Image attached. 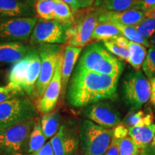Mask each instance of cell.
<instances>
[{"label": "cell", "mask_w": 155, "mask_h": 155, "mask_svg": "<svg viewBox=\"0 0 155 155\" xmlns=\"http://www.w3.org/2000/svg\"><path fill=\"white\" fill-rule=\"evenodd\" d=\"M155 9V0H139L137 9L146 12Z\"/></svg>", "instance_id": "cell-35"}, {"label": "cell", "mask_w": 155, "mask_h": 155, "mask_svg": "<svg viewBox=\"0 0 155 155\" xmlns=\"http://www.w3.org/2000/svg\"><path fill=\"white\" fill-rule=\"evenodd\" d=\"M37 49L41 58V70L32 96L39 100L53 79L62 48L60 45H41Z\"/></svg>", "instance_id": "cell-7"}, {"label": "cell", "mask_w": 155, "mask_h": 155, "mask_svg": "<svg viewBox=\"0 0 155 155\" xmlns=\"http://www.w3.org/2000/svg\"><path fill=\"white\" fill-rule=\"evenodd\" d=\"M110 54L101 43L89 45L83 51L75 68L97 73Z\"/></svg>", "instance_id": "cell-13"}, {"label": "cell", "mask_w": 155, "mask_h": 155, "mask_svg": "<svg viewBox=\"0 0 155 155\" xmlns=\"http://www.w3.org/2000/svg\"><path fill=\"white\" fill-rule=\"evenodd\" d=\"M25 96V94L24 93L9 86V85L0 86V104Z\"/></svg>", "instance_id": "cell-34"}, {"label": "cell", "mask_w": 155, "mask_h": 155, "mask_svg": "<svg viewBox=\"0 0 155 155\" xmlns=\"http://www.w3.org/2000/svg\"><path fill=\"white\" fill-rule=\"evenodd\" d=\"M121 32L122 35L127 39L128 40L131 42L139 43L142 45L147 48H151V44L147 41V39H145L139 32L137 31L134 27L127 26L118 23H112Z\"/></svg>", "instance_id": "cell-28"}, {"label": "cell", "mask_w": 155, "mask_h": 155, "mask_svg": "<svg viewBox=\"0 0 155 155\" xmlns=\"http://www.w3.org/2000/svg\"><path fill=\"white\" fill-rule=\"evenodd\" d=\"M101 12L96 7L86 9L78 18H75V22L67 32V42L70 46L83 48L90 42L93 32L99 22L98 17Z\"/></svg>", "instance_id": "cell-5"}, {"label": "cell", "mask_w": 155, "mask_h": 155, "mask_svg": "<svg viewBox=\"0 0 155 155\" xmlns=\"http://www.w3.org/2000/svg\"><path fill=\"white\" fill-rule=\"evenodd\" d=\"M104 155H120L119 145H118L117 140L114 137L112 139L109 148L108 149V150L106 151V154Z\"/></svg>", "instance_id": "cell-36"}, {"label": "cell", "mask_w": 155, "mask_h": 155, "mask_svg": "<svg viewBox=\"0 0 155 155\" xmlns=\"http://www.w3.org/2000/svg\"><path fill=\"white\" fill-rule=\"evenodd\" d=\"M151 154L155 155V135L152 141V144H151Z\"/></svg>", "instance_id": "cell-43"}, {"label": "cell", "mask_w": 155, "mask_h": 155, "mask_svg": "<svg viewBox=\"0 0 155 155\" xmlns=\"http://www.w3.org/2000/svg\"><path fill=\"white\" fill-rule=\"evenodd\" d=\"M116 139L119 145L120 155H138L139 149L129 136Z\"/></svg>", "instance_id": "cell-30"}, {"label": "cell", "mask_w": 155, "mask_h": 155, "mask_svg": "<svg viewBox=\"0 0 155 155\" xmlns=\"http://www.w3.org/2000/svg\"><path fill=\"white\" fill-rule=\"evenodd\" d=\"M32 48L19 41L0 42V63H15L24 58Z\"/></svg>", "instance_id": "cell-16"}, {"label": "cell", "mask_w": 155, "mask_h": 155, "mask_svg": "<svg viewBox=\"0 0 155 155\" xmlns=\"http://www.w3.org/2000/svg\"><path fill=\"white\" fill-rule=\"evenodd\" d=\"M63 54L62 52L60 54L53 79L48 85L43 96L38 100L37 104V109L42 114H45L53 111L57 105L59 97L61 96L62 91L61 68Z\"/></svg>", "instance_id": "cell-12"}, {"label": "cell", "mask_w": 155, "mask_h": 155, "mask_svg": "<svg viewBox=\"0 0 155 155\" xmlns=\"http://www.w3.org/2000/svg\"><path fill=\"white\" fill-rule=\"evenodd\" d=\"M63 1L70 6V7L72 9L73 12H76L80 9L75 0H63Z\"/></svg>", "instance_id": "cell-40"}, {"label": "cell", "mask_w": 155, "mask_h": 155, "mask_svg": "<svg viewBox=\"0 0 155 155\" xmlns=\"http://www.w3.org/2000/svg\"><path fill=\"white\" fill-rule=\"evenodd\" d=\"M151 83V101L155 105V78L150 81Z\"/></svg>", "instance_id": "cell-41"}, {"label": "cell", "mask_w": 155, "mask_h": 155, "mask_svg": "<svg viewBox=\"0 0 155 155\" xmlns=\"http://www.w3.org/2000/svg\"><path fill=\"white\" fill-rule=\"evenodd\" d=\"M151 43H152L155 45V33L154 34V35L152 37V38H151Z\"/></svg>", "instance_id": "cell-45"}, {"label": "cell", "mask_w": 155, "mask_h": 155, "mask_svg": "<svg viewBox=\"0 0 155 155\" xmlns=\"http://www.w3.org/2000/svg\"><path fill=\"white\" fill-rule=\"evenodd\" d=\"M34 154L37 155H55L54 154V151L52 147L51 142L48 141L45 143V144L42 147V149L40 151H38V152L35 153Z\"/></svg>", "instance_id": "cell-37"}, {"label": "cell", "mask_w": 155, "mask_h": 155, "mask_svg": "<svg viewBox=\"0 0 155 155\" xmlns=\"http://www.w3.org/2000/svg\"><path fill=\"white\" fill-rule=\"evenodd\" d=\"M145 18V12L139 9H131L121 12L102 11L98 17V22L118 23L135 27Z\"/></svg>", "instance_id": "cell-14"}, {"label": "cell", "mask_w": 155, "mask_h": 155, "mask_svg": "<svg viewBox=\"0 0 155 155\" xmlns=\"http://www.w3.org/2000/svg\"><path fill=\"white\" fill-rule=\"evenodd\" d=\"M129 136L133 139L139 150L144 149L150 144L155 135V124L137 126L128 128Z\"/></svg>", "instance_id": "cell-20"}, {"label": "cell", "mask_w": 155, "mask_h": 155, "mask_svg": "<svg viewBox=\"0 0 155 155\" xmlns=\"http://www.w3.org/2000/svg\"><path fill=\"white\" fill-rule=\"evenodd\" d=\"M30 53V62L28 71L25 94L28 95V96H32L36 83L40 76V70H41V58L37 48H32Z\"/></svg>", "instance_id": "cell-19"}, {"label": "cell", "mask_w": 155, "mask_h": 155, "mask_svg": "<svg viewBox=\"0 0 155 155\" xmlns=\"http://www.w3.org/2000/svg\"><path fill=\"white\" fill-rule=\"evenodd\" d=\"M134 28L145 39L151 38L155 33V20L145 18Z\"/></svg>", "instance_id": "cell-32"}, {"label": "cell", "mask_w": 155, "mask_h": 155, "mask_svg": "<svg viewBox=\"0 0 155 155\" xmlns=\"http://www.w3.org/2000/svg\"><path fill=\"white\" fill-rule=\"evenodd\" d=\"M81 52H82V48L70 45L67 46L64 50L61 68V94L63 96L65 95V92L66 91L73 70L74 68Z\"/></svg>", "instance_id": "cell-18"}, {"label": "cell", "mask_w": 155, "mask_h": 155, "mask_svg": "<svg viewBox=\"0 0 155 155\" xmlns=\"http://www.w3.org/2000/svg\"><path fill=\"white\" fill-rule=\"evenodd\" d=\"M127 48L129 51V57L127 62L130 64L135 71H140L147 55L146 48L142 45L129 40Z\"/></svg>", "instance_id": "cell-23"}, {"label": "cell", "mask_w": 155, "mask_h": 155, "mask_svg": "<svg viewBox=\"0 0 155 155\" xmlns=\"http://www.w3.org/2000/svg\"><path fill=\"white\" fill-rule=\"evenodd\" d=\"M152 112L145 113L144 111H138V110H131L125 118L124 119L123 124L124 127H133L137 126L149 125L152 124L153 121Z\"/></svg>", "instance_id": "cell-25"}, {"label": "cell", "mask_w": 155, "mask_h": 155, "mask_svg": "<svg viewBox=\"0 0 155 155\" xmlns=\"http://www.w3.org/2000/svg\"><path fill=\"white\" fill-rule=\"evenodd\" d=\"M55 3L54 19L66 25H72L75 22V16L68 5L63 0H53Z\"/></svg>", "instance_id": "cell-27"}, {"label": "cell", "mask_w": 155, "mask_h": 155, "mask_svg": "<svg viewBox=\"0 0 155 155\" xmlns=\"http://www.w3.org/2000/svg\"><path fill=\"white\" fill-rule=\"evenodd\" d=\"M38 17L0 18V39L7 41H25L30 38Z\"/></svg>", "instance_id": "cell-9"}, {"label": "cell", "mask_w": 155, "mask_h": 155, "mask_svg": "<svg viewBox=\"0 0 155 155\" xmlns=\"http://www.w3.org/2000/svg\"><path fill=\"white\" fill-rule=\"evenodd\" d=\"M139 0H95L94 7L102 11L121 12L137 9Z\"/></svg>", "instance_id": "cell-21"}, {"label": "cell", "mask_w": 155, "mask_h": 155, "mask_svg": "<svg viewBox=\"0 0 155 155\" xmlns=\"http://www.w3.org/2000/svg\"><path fill=\"white\" fill-rule=\"evenodd\" d=\"M106 49L113 55H115L124 61H127L129 57V51L127 48H122L121 46L116 45L112 40H106L103 42Z\"/></svg>", "instance_id": "cell-33"}, {"label": "cell", "mask_w": 155, "mask_h": 155, "mask_svg": "<svg viewBox=\"0 0 155 155\" xmlns=\"http://www.w3.org/2000/svg\"><path fill=\"white\" fill-rule=\"evenodd\" d=\"M46 140L47 139L42 131L40 119H37L33 129L30 134L28 152L29 154H31V155L35 154L45 144Z\"/></svg>", "instance_id": "cell-26"}, {"label": "cell", "mask_w": 155, "mask_h": 155, "mask_svg": "<svg viewBox=\"0 0 155 155\" xmlns=\"http://www.w3.org/2000/svg\"><path fill=\"white\" fill-rule=\"evenodd\" d=\"M35 9L38 19L44 20L54 19L55 3L53 0H37L35 4Z\"/></svg>", "instance_id": "cell-29"}, {"label": "cell", "mask_w": 155, "mask_h": 155, "mask_svg": "<svg viewBox=\"0 0 155 155\" xmlns=\"http://www.w3.org/2000/svg\"><path fill=\"white\" fill-rule=\"evenodd\" d=\"M61 116L58 112L45 114L40 119L42 131L46 139H52L59 130Z\"/></svg>", "instance_id": "cell-24"}, {"label": "cell", "mask_w": 155, "mask_h": 155, "mask_svg": "<svg viewBox=\"0 0 155 155\" xmlns=\"http://www.w3.org/2000/svg\"><path fill=\"white\" fill-rule=\"evenodd\" d=\"M38 109L29 97L22 96L0 104V129L35 119Z\"/></svg>", "instance_id": "cell-4"}, {"label": "cell", "mask_w": 155, "mask_h": 155, "mask_svg": "<svg viewBox=\"0 0 155 155\" xmlns=\"http://www.w3.org/2000/svg\"><path fill=\"white\" fill-rule=\"evenodd\" d=\"M71 25L55 19H38L30 36V43L32 45L65 43L67 42V32Z\"/></svg>", "instance_id": "cell-8"}, {"label": "cell", "mask_w": 155, "mask_h": 155, "mask_svg": "<svg viewBox=\"0 0 155 155\" xmlns=\"http://www.w3.org/2000/svg\"><path fill=\"white\" fill-rule=\"evenodd\" d=\"M142 70L147 78H155V47H151L142 65Z\"/></svg>", "instance_id": "cell-31"}, {"label": "cell", "mask_w": 155, "mask_h": 155, "mask_svg": "<svg viewBox=\"0 0 155 155\" xmlns=\"http://www.w3.org/2000/svg\"><path fill=\"white\" fill-rule=\"evenodd\" d=\"M145 16H146V18L152 19L155 20V9H151L150 11L146 12H145Z\"/></svg>", "instance_id": "cell-42"}, {"label": "cell", "mask_w": 155, "mask_h": 155, "mask_svg": "<svg viewBox=\"0 0 155 155\" xmlns=\"http://www.w3.org/2000/svg\"><path fill=\"white\" fill-rule=\"evenodd\" d=\"M119 77L75 68L67 88L68 102L83 107L102 100H115Z\"/></svg>", "instance_id": "cell-1"}, {"label": "cell", "mask_w": 155, "mask_h": 155, "mask_svg": "<svg viewBox=\"0 0 155 155\" xmlns=\"http://www.w3.org/2000/svg\"><path fill=\"white\" fill-rule=\"evenodd\" d=\"M37 118L0 129V154H22L28 150L29 140Z\"/></svg>", "instance_id": "cell-3"}, {"label": "cell", "mask_w": 155, "mask_h": 155, "mask_svg": "<svg viewBox=\"0 0 155 155\" xmlns=\"http://www.w3.org/2000/svg\"><path fill=\"white\" fill-rule=\"evenodd\" d=\"M123 92L131 110H138L150 98L151 83L140 71L130 72L124 81Z\"/></svg>", "instance_id": "cell-6"}, {"label": "cell", "mask_w": 155, "mask_h": 155, "mask_svg": "<svg viewBox=\"0 0 155 155\" xmlns=\"http://www.w3.org/2000/svg\"><path fill=\"white\" fill-rule=\"evenodd\" d=\"M83 114L88 120L106 129L116 127L121 123L119 112L106 102H96L86 106Z\"/></svg>", "instance_id": "cell-11"}, {"label": "cell", "mask_w": 155, "mask_h": 155, "mask_svg": "<svg viewBox=\"0 0 155 155\" xmlns=\"http://www.w3.org/2000/svg\"><path fill=\"white\" fill-rule=\"evenodd\" d=\"M79 8L86 9H89L94 5L95 0H75Z\"/></svg>", "instance_id": "cell-38"}, {"label": "cell", "mask_w": 155, "mask_h": 155, "mask_svg": "<svg viewBox=\"0 0 155 155\" xmlns=\"http://www.w3.org/2000/svg\"><path fill=\"white\" fill-rule=\"evenodd\" d=\"M15 155H22V154H15Z\"/></svg>", "instance_id": "cell-46"}, {"label": "cell", "mask_w": 155, "mask_h": 155, "mask_svg": "<svg viewBox=\"0 0 155 155\" xmlns=\"http://www.w3.org/2000/svg\"><path fill=\"white\" fill-rule=\"evenodd\" d=\"M21 1L25 2L27 3H30V4H32V5H35L36 3L37 0H21Z\"/></svg>", "instance_id": "cell-44"}, {"label": "cell", "mask_w": 155, "mask_h": 155, "mask_svg": "<svg viewBox=\"0 0 155 155\" xmlns=\"http://www.w3.org/2000/svg\"><path fill=\"white\" fill-rule=\"evenodd\" d=\"M112 40V41L115 42L116 45L121 46V47H122V48H127L129 40H128L126 38H124V37L123 35L116 37V38L112 39V40ZM127 49H128V48H127Z\"/></svg>", "instance_id": "cell-39"}, {"label": "cell", "mask_w": 155, "mask_h": 155, "mask_svg": "<svg viewBox=\"0 0 155 155\" xmlns=\"http://www.w3.org/2000/svg\"><path fill=\"white\" fill-rule=\"evenodd\" d=\"M122 35L116 25L110 22H98L93 32L91 40L96 42L106 41Z\"/></svg>", "instance_id": "cell-22"}, {"label": "cell", "mask_w": 155, "mask_h": 155, "mask_svg": "<svg viewBox=\"0 0 155 155\" xmlns=\"http://www.w3.org/2000/svg\"><path fill=\"white\" fill-rule=\"evenodd\" d=\"M50 142L55 155H78L80 139L76 125L69 122L61 126Z\"/></svg>", "instance_id": "cell-10"}, {"label": "cell", "mask_w": 155, "mask_h": 155, "mask_svg": "<svg viewBox=\"0 0 155 155\" xmlns=\"http://www.w3.org/2000/svg\"><path fill=\"white\" fill-rule=\"evenodd\" d=\"M30 53L22 60L14 63L9 71L7 83L9 86L24 94H25V89L27 86L28 71L30 62Z\"/></svg>", "instance_id": "cell-17"}, {"label": "cell", "mask_w": 155, "mask_h": 155, "mask_svg": "<svg viewBox=\"0 0 155 155\" xmlns=\"http://www.w3.org/2000/svg\"><path fill=\"white\" fill-rule=\"evenodd\" d=\"M114 137V129H106L91 120L81 122L79 139L84 155H104L109 148Z\"/></svg>", "instance_id": "cell-2"}, {"label": "cell", "mask_w": 155, "mask_h": 155, "mask_svg": "<svg viewBox=\"0 0 155 155\" xmlns=\"http://www.w3.org/2000/svg\"><path fill=\"white\" fill-rule=\"evenodd\" d=\"M36 17L35 5L21 0H0V18Z\"/></svg>", "instance_id": "cell-15"}]
</instances>
